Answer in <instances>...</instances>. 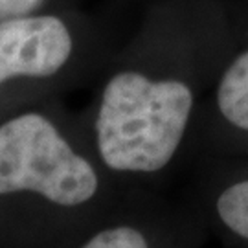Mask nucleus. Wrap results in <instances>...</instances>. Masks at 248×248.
<instances>
[{
  "instance_id": "obj_1",
  "label": "nucleus",
  "mask_w": 248,
  "mask_h": 248,
  "mask_svg": "<svg viewBox=\"0 0 248 248\" xmlns=\"http://www.w3.org/2000/svg\"><path fill=\"white\" fill-rule=\"evenodd\" d=\"M136 193L53 116L0 120V248H76Z\"/></svg>"
},
{
  "instance_id": "obj_2",
  "label": "nucleus",
  "mask_w": 248,
  "mask_h": 248,
  "mask_svg": "<svg viewBox=\"0 0 248 248\" xmlns=\"http://www.w3.org/2000/svg\"><path fill=\"white\" fill-rule=\"evenodd\" d=\"M199 118V87L189 74L125 68L101 89L92 120V153L122 186L160 193Z\"/></svg>"
},
{
  "instance_id": "obj_3",
  "label": "nucleus",
  "mask_w": 248,
  "mask_h": 248,
  "mask_svg": "<svg viewBox=\"0 0 248 248\" xmlns=\"http://www.w3.org/2000/svg\"><path fill=\"white\" fill-rule=\"evenodd\" d=\"M208 233L182 199L140 191L76 248H204Z\"/></svg>"
},
{
  "instance_id": "obj_4",
  "label": "nucleus",
  "mask_w": 248,
  "mask_h": 248,
  "mask_svg": "<svg viewBox=\"0 0 248 248\" xmlns=\"http://www.w3.org/2000/svg\"><path fill=\"white\" fill-rule=\"evenodd\" d=\"M72 52V35L61 18L22 15L0 20V92L18 81L53 79Z\"/></svg>"
},
{
  "instance_id": "obj_5",
  "label": "nucleus",
  "mask_w": 248,
  "mask_h": 248,
  "mask_svg": "<svg viewBox=\"0 0 248 248\" xmlns=\"http://www.w3.org/2000/svg\"><path fill=\"white\" fill-rule=\"evenodd\" d=\"M182 201L201 221L208 239L221 248H248V158H217Z\"/></svg>"
},
{
  "instance_id": "obj_6",
  "label": "nucleus",
  "mask_w": 248,
  "mask_h": 248,
  "mask_svg": "<svg viewBox=\"0 0 248 248\" xmlns=\"http://www.w3.org/2000/svg\"><path fill=\"white\" fill-rule=\"evenodd\" d=\"M210 125L222 156L248 158V35L222 57L213 76Z\"/></svg>"
},
{
  "instance_id": "obj_7",
  "label": "nucleus",
  "mask_w": 248,
  "mask_h": 248,
  "mask_svg": "<svg viewBox=\"0 0 248 248\" xmlns=\"http://www.w3.org/2000/svg\"><path fill=\"white\" fill-rule=\"evenodd\" d=\"M39 4L41 0H0V20L28 15Z\"/></svg>"
}]
</instances>
